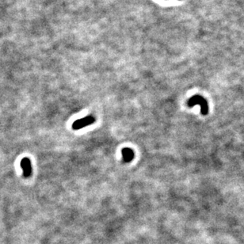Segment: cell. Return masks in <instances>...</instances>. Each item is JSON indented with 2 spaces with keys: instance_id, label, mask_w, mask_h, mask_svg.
I'll list each match as a JSON object with an SVG mask.
<instances>
[{
  "instance_id": "6da1fadb",
  "label": "cell",
  "mask_w": 244,
  "mask_h": 244,
  "mask_svg": "<svg viewBox=\"0 0 244 244\" xmlns=\"http://www.w3.org/2000/svg\"><path fill=\"white\" fill-rule=\"evenodd\" d=\"M201 106V110L203 115H207L208 112V102L205 98H204L201 95H194L190 98L188 101V106L189 107H193L194 106Z\"/></svg>"
},
{
  "instance_id": "7a4b0ae2",
  "label": "cell",
  "mask_w": 244,
  "mask_h": 244,
  "mask_svg": "<svg viewBox=\"0 0 244 244\" xmlns=\"http://www.w3.org/2000/svg\"><path fill=\"white\" fill-rule=\"evenodd\" d=\"M95 121V118L92 115H88L84 118H81L77 120L73 123L72 128L74 130H79L83 128H85L87 126L92 125Z\"/></svg>"
},
{
  "instance_id": "3957f363",
  "label": "cell",
  "mask_w": 244,
  "mask_h": 244,
  "mask_svg": "<svg viewBox=\"0 0 244 244\" xmlns=\"http://www.w3.org/2000/svg\"><path fill=\"white\" fill-rule=\"evenodd\" d=\"M121 154H122V159L125 163H129L134 159L135 154L132 149L130 147H124L121 150Z\"/></svg>"
},
{
  "instance_id": "277c9868",
  "label": "cell",
  "mask_w": 244,
  "mask_h": 244,
  "mask_svg": "<svg viewBox=\"0 0 244 244\" xmlns=\"http://www.w3.org/2000/svg\"><path fill=\"white\" fill-rule=\"evenodd\" d=\"M21 166L22 167V170L24 172V175L26 177H29L31 174L32 172V168H31V163H30V160L27 158H25L21 160Z\"/></svg>"
}]
</instances>
